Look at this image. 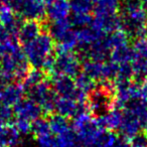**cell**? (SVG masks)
<instances>
[{"instance_id": "1", "label": "cell", "mask_w": 147, "mask_h": 147, "mask_svg": "<svg viewBox=\"0 0 147 147\" xmlns=\"http://www.w3.org/2000/svg\"><path fill=\"white\" fill-rule=\"evenodd\" d=\"M22 47L30 67L42 69L47 75L51 74L55 59V42L49 31L43 29L34 40Z\"/></svg>"}, {"instance_id": "2", "label": "cell", "mask_w": 147, "mask_h": 147, "mask_svg": "<svg viewBox=\"0 0 147 147\" xmlns=\"http://www.w3.org/2000/svg\"><path fill=\"white\" fill-rule=\"evenodd\" d=\"M119 15L121 28L130 39L147 35V10L142 0H122Z\"/></svg>"}, {"instance_id": "3", "label": "cell", "mask_w": 147, "mask_h": 147, "mask_svg": "<svg viewBox=\"0 0 147 147\" xmlns=\"http://www.w3.org/2000/svg\"><path fill=\"white\" fill-rule=\"evenodd\" d=\"M115 107L116 98L113 81L99 83L87 96V109L94 118L106 114Z\"/></svg>"}, {"instance_id": "4", "label": "cell", "mask_w": 147, "mask_h": 147, "mask_svg": "<svg viewBox=\"0 0 147 147\" xmlns=\"http://www.w3.org/2000/svg\"><path fill=\"white\" fill-rule=\"evenodd\" d=\"M30 65L20 47L0 59V75L6 83L21 82Z\"/></svg>"}, {"instance_id": "5", "label": "cell", "mask_w": 147, "mask_h": 147, "mask_svg": "<svg viewBox=\"0 0 147 147\" xmlns=\"http://www.w3.org/2000/svg\"><path fill=\"white\" fill-rule=\"evenodd\" d=\"M82 71V61L81 57L74 51L65 53H55L53 69L51 76L53 75H65L75 78Z\"/></svg>"}, {"instance_id": "6", "label": "cell", "mask_w": 147, "mask_h": 147, "mask_svg": "<svg viewBox=\"0 0 147 147\" xmlns=\"http://www.w3.org/2000/svg\"><path fill=\"white\" fill-rule=\"evenodd\" d=\"M7 5L22 20H45L47 5L43 0H8Z\"/></svg>"}, {"instance_id": "7", "label": "cell", "mask_w": 147, "mask_h": 147, "mask_svg": "<svg viewBox=\"0 0 147 147\" xmlns=\"http://www.w3.org/2000/svg\"><path fill=\"white\" fill-rule=\"evenodd\" d=\"M26 93L28 98L32 99L41 107L43 114L49 116L55 112V103L57 96L53 90L51 83L49 82V79H45L36 86L32 87Z\"/></svg>"}, {"instance_id": "8", "label": "cell", "mask_w": 147, "mask_h": 147, "mask_svg": "<svg viewBox=\"0 0 147 147\" xmlns=\"http://www.w3.org/2000/svg\"><path fill=\"white\" fill-rule=\"evenodd\" d=\"M82 71L95 82L114 81L117 73V65L110 61H98L85 59L84 63H82Z\"/></svg>"}, {"instance_id": "9", "label": "cell", "mask_w": 147, "mask_h": 147, "mask_svg": "<svg viewBox=\"0 0 147 147\" xmlns=\"http://www.w3.org/2000/svg\"><path fill=\"white\" fill-rule=\"evenodd\" d=\"M71 127L78 138V142L91 143L93 144L95 137L100 131V127L96 122V119L90 115V113L85 112L74 117Z\"/></svg>"}, {"instance_id": "10", "label": "cell", "mask_w": 147, "mask_h": 147, "mask_svg": "<svg viewBox=\"0 0 147 147\" xmlns=\"http://www.w3.org/2000/svg\"><path fill=\"white\" fill-rule=\"evenodd\" d=\"M51 77V87L57 96L75 99L80 103L87 102L88 95L78 90L75 79L65 75H53Z\"/></svg>"}, {"instance_id": "11", "label": "cell", "mask_w": 147, "mask_h": 147, "mask_svg": "<svg viewBox=\"0 0 147 147\" xmlns=\"http://www.w3.org/2000/svg\"><path fill=\"white\" fill-rule=\"evenodd\" d=\"M55 112L67 118H74L79 114L88 112L87 102L80 103L75 99L57 96L55 103Z\"/></svg>"}, {"instance_id": "12", "label": "cell", "mask_w": 147, "mask_h": 147, "mask_svg": "<svg viewBox=\"0 0 147 147\" xmlns=\"http://www.w3.org/2000/svg\"><path fill=\"white\" fill-rule=\"evenodd\" d=\"M13 112H14L15 118L25 119L30 122H33L43 115L41 107L28 97L25 99L23 98L17 104H15L13 106Z\"/></svg>"}, {"instance_id": "13", "label": "cell", "mask_w": 147, "mask_h": 147, "mask_svg": "<svg viewBox=\"0 0 147 147\" xmlns=\"http://www.w3.org/2000/svg\"><path fill=\"white\" fill-rule=\"evenodd\" d=\"M118 130L122 138L127 140H131V138H133L139 131H141L140 122L136 114L128 107H124L122 109V120Z\"/></svg>"}, {"instance_id": "14", "label": "cell", "mask_w": 147, "mask_h": 147, "mask_svg": "<svg viewBox=\"0 0 147 147\" xmlns=\"http://www.w3.org/2000/svg\"><path fill=\"white\" fill-rule=\"evenodd\" d=\"M43 30V22L39 20H23L17 32L16 38L20 45H24L34 40Z\"/></svg>"}, {"instance_id": "15", "label": "cell", "mask_w": 147, "mask_h": 147, "mask_svg": "<svg viewBox=\"0 0 147 147\" xmlns=\"http://www.w3.org/2000/svg\"><path fill=\"white\" fill-rule=\"evenodd\" d=\"M111 53V49L108 45L106 40V35L95 42H93L91 45H89L86 49L82 53L85 59H92V61H106L109 59Z\"/></svg>"}, {"instance_id": "16", "label": "cell", "mask_w": 147, "mask_h": 147, "mask_svg": "<svg viewBox=\"0 0 147 147\" xmlns=\"http://www.w3.org/2000/svg\"><path fill=\"white\" fill-rule=\"evenodd\" d=\"M91 25L104 34H109L121 28L120 15L119 12L109 15H94Z\"/></svg>"}, {"instance_id": "17", "label": "cell", "mask_w": 147, "mask_h": 147, "mask_svg": "<svg viewBox=\"0 0 147 147\" xmlns=\"http://www.w3.org/2000/svg\"><path fill=\"white\" fill-rule=\"evenodd\" d=\"M22 19L7 4L0 5V25L8 30L11 35L16 37Z\"/></svg>"}, {"instance_id": "18", "label": "cell", "mask_w": 147, "mask_h": 147, "mask_svg": "<svg viewBox=\"0 0 147 147\" xmlns=\"http://www.w3.org/2000/svg\"><path fill=\"white\" fill-rule=\"evenodd\" d=\"M25 91L21 83L11 82L4 86L1 93V102L13 107L24 97Z\"/></svg>"}, {"instance_id": "19", "label": "cell", "mask_w": 147, "mask_h": 147, "mask_svg": "<svg viewBox=\"0 0 147 147\" xmlns=\"http://www.w3.org/2000/svg\"><path fill=\"white\" fill-rule=\"evenodd\" d=\"M76 32H77V39H78V47H77L80 49L81 53H83L89 45H91L93 42L98 40L99 38L107 35L102 33L101 31L97 30L92 25L81 27V28L77 29Z\"/></svg>"}, {"instance_id": "20", "label": "cell", "mask_w": 147, "mask_h": 147, "mask_svg": "<svg viewBox=\"0 0 147 147\" xmlns=\"http://www.w3.org/2000/svg\"><path fill=\"white\" fill-rule=\"evenodd\" d=\"M71 13L69 0H53L45 8V15L51 21L67 18Z\"/></svg>"}, {"instance_id": "21", "label": "cell", "mask_w": 147, "mask_h": 147, "mask_svg": "<svg viewBox=\"0 0 147 147\" xmlns=\"http://www.w3.org/2000/svg\"><path fill=\"white\" fill-rule=\"evenodd\" d=\"M95 119L101 129H106V130L111 131L118 130L121 124V120H122V109L115 107L108 113Z\"/></svg>"}, {"instance_id": "22", "label": "cell", "mask_w": 147, "mask_h": 147, "mask_svg": "<svg viewBox=\"0 0 147 147\" xmlns=\"http://www.w3.org/2000/svg\"><path fill=\"white\" fill-rule=\"evenodd\" d=\"M134 59V49L128 45L113 49L110 53L109 61L116 65H123V63H131Z\"/></svg>"}, {"instance_id": "23", "label": "cell", "mask_w": 147, "mask_h": 147, "mask_svg": "<svg viewBox=\"0 0 147 147\" xmlns=\"http://www.w3.org/2000/svg\"><path fill=\"white\" fill-rule=\"evenodd\" d=\"M47 78H49V75L45 71L32 67V69H30L27 71L25 77L22 79L21 85H22L23 89H24L25 93H26L29 89L36 86L37 84H39V83L42 82L43 80H45Z\"/></svg>"}, {"instance_id": "24", "label": "cell", "mask_w": 147, "mask_h": 147, "mask_svg": "<svg viewBox=\"0 0 147 147\" xmlns=\"http://www.w3.org/2000/svg\"><path fill=\"white\" fill-rule=\"evenodd\" d=\"M71 27H73V25H71V20H69V17H67V18L51 21V25L47 27V30L49 32V34L51 35V37L55 42L61 37H63L69 29H71Z\"/></svg>"}, {"instance_id": "25", "label": "cell", "mask_w": 147, "mask_h": 147, "mask_svg": "<svg viewBox=\"0 0 147 147\" xmlns=\"http://www.w3.org/2000/svg\"><path fill=\"white\" fill-rule=\"evenodd\" d=\"M69 118L65 116H61L59 114H51L49 117L47 118L49 124V129H51V132L53 135H59L61 133L65 132V130L71 128L69 126V122L67 120Z\"/></svg>"}, {"instance_id": "26", "label": "cell", "mask_w": 147, "mask_h": 147, "mask_svg": "<svg viewBox=\"0 0 147 147\" xmlns=\"http://www.w3.org/2000/svg\"><path fill=\"white\" fill-rule=\"evenodd\" d=\"M118 137L114 133V131L100 129L97 136L95 137L93 144L95 147H112L117 141Z\"/></svg>"}, {"instance_id": "27", "label": "cell", "mask_w": 147, "mask_h": 147, "mask_svg": "<svg viewBox=\"0 0 147 147\" xmlns=\"http://www.w3.org/2000/svg\"><path fill=\"white\" fill-rule=\"evenodd\" d=\"M106 40H107L108 45L110 47L111 51H112L113 49H116V47L128 45L130 38H129L127 33L125 32L122 28H119V29H117V30L107 34Z\"/></svg>"}, {"instance_id": "28", "label": "cell", "mask_w": 147, "mask_h": 147, "mask_svg": "<svg viewBox=\"0 0 147 147\" xmlns=\"http://www.w3.org/2000/svg\"><path fill=\"white\" fill-rule=\"evenodd\" d=\"M55 138L57 147H75L78 143V138L73 128H69L65 132L57 135Z\"/></svg>"}, {"instance_id": "29", "label": "cell", "mask_w": 147, "mask_h": 147, "mask_svg": "<svg viewBox=\"0 0 147 147\" xmlns=\"http://www.w3.org/2000/svg\"><path fill=\"white\" fill-rule=\"evenodd\" d=\"M75 82H76V86L78 90L87 95L96 86V82L83 71H81L77 77H75Z\"/></svg>"}, {"instance_id": "30", "label": "cell", "mask_w": 147, "mask_h": 147, "mask_svg": "<svg viewBox=\"0 0 147 147\" xmlns=\"http://www.w3.org/2000/svg\"><path fill=\"white\" fill-rule=\"evenodd\" d=\"M69 6L73 13H91L94 8L90 0H69Z\"/></svg>"}, {"instance_id": "31", "label": "cell", "mask_w": 147, "mask_h": 147, "mask_svg": "<svg viewBox=\"0 0 147 147\" xmlns=\"http://www.w3.org/2000/svg\"><path fill=\"white\" fill-rule=\"evenodd\" d=\"M49 132H51V129H49V120L47 118L39 117L36 120L31 122V133H33L35 137Z\"/></svg>"}, {"instance_id": "32", "label": "cell", "mask_w": 147, "mask_h": 147, "mask_svg": "<svg viewBox=\"0 0 147 147\" xmlns=\"http://www.w3.org/2000/svg\"><path fill=\"white\" fill-rule=\"evenodd\" d=\"M69 20H71V23L73 26L81 28V27L91 25L93 20V16L90 13H73Z\"/></svg>"}, {"instance_id": "33", "label": "cell", "mask_w": 147, "mask_h": 147, "mask_svg": "<svg viewBox=\"0 0 147 147\" xmlns=\"http://www.w3.org/2000/svg\"><path fill=\"white\" fill-rule=\"evenodd\" d=\"M36 143L38 147H57L55 135L51 132L36 136Z\"/></svg>"}, {"instance_id": "34", "label": "cell", "mask_w": 147, "mask_h": 147, "mask_svg": "<svg viewBox=\"0 0 147 147\" xmlns=\"http://www.w3.org/2000/svg\"><path fill=\"white\" fill-rule=\"evenodd\" d=\"M13 119H14L13 107L0 102V122L7 124V123H9Z\"/></svg>"}, {"instance_id": "35", "label": "cell", "mask_w": 147, "mask_h": 147, "mask_svg": "<svg viewBox=\"0 0 147 147\" xmlns=\"http://www.w3.org/2000/svg\"><path fill=\"white\" fill-rule=\"evenodd\" d=\"M13 125L15 126V128L18 130V132L20 134H28L31 133V122L30 121H27L25 119L21 118H15L14 117V122Z\"/></svg>"}, {"instance_id": "36", "label": "cell", "mask_w": 147, "mask_h": 147, "mask_svg": "<svg viewBox=\"0 0 147 147\" xmlns=\"http://www.w3.org/2000/svg\"><path fill=\"white\" fill-rule=\"evenodd\" d=\"M133 147H147V131H139L130 140Z\"/></svg>"}, {"instance_id": "37", "label": "cell", "mask_w": 147, "mask_h": 147, "mask_svg": "<svg viewBox=\"0 0 147 147\" xmlns=\"http://www.w3.org/2000/svg\"><path fill=\"white\" fill-rule=\"evenodd\" d=\"M112 147H133V145L131 144L130 140H127V139L121 137V138L117 139V141Z\"/></svg>"}, {"instance_id": "38", "label": "cell", "mask_w": 147, "mask_h": 147, "mask_svg": "<svg viewBox=\"0 0 147 147\" xmlns=\"http://www.w3.org/2000/svg\"><path fill=\"white\" fill-rule=\"evenodd\" d=\"M75 147H95L94 144L91 143H84V142H78Z\"/></svg>"}, {"instance_id": "39", "label": "cell", "mask_w": 147, "mask_h": 147, "mask_svg": "<svg viewBox=\"0 0 147 147\" xmlns=\"http://www.w3.org/2000/svg\"><path fill=\"white\" fill-rule=\"evenodd\" d=\"M53 0H43V2H45V4L47 5V6L49 4H51V3L53 2Z\"/></svg>"}, {"instance_id": "40", "label": "cell", "mask_w": 147, "mask_h": 147, "mask_svg": "<svg viewBox=\"0 0 147 147\" xmlns=\"http://www.w3.org/2000/svg\"><path fill=\"white\" fill-rule=\"evenodd\" d=\"M143 1V3H144V6H145V8H146V10H147V0H142Z\"/></svg>"}, {"instance_id": "41", "label": "cell", "mask_w": 147, "mask_h": 147, "mask_svg": "<svg viewBox=\"0 0 147 147\" xmlns=\"http://www.w3.org/2000/svg\"><path fill=\"white\" fill-rule=\"evenodd\" d=\"M90 1H91V2H92V3H93V4H94V5H95V4H96V3H97V2H98L99 0H90Z\"/></svg>"}]
</instances>
